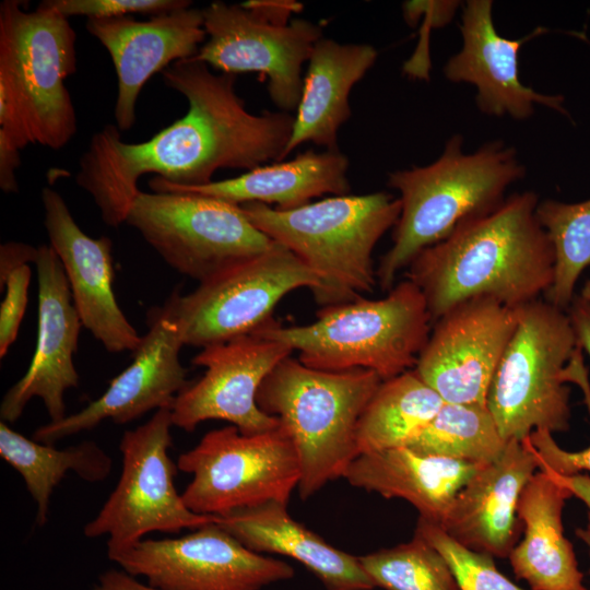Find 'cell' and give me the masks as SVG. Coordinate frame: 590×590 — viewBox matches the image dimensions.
Here are the masks:
<instances>
[{"mask_svg":"<svg viewBox=\"0 0 590 590\" xmlns=\"http://www.w3.org/2000/svg\"><path fill=\"white\" fill-rule=\"evenodd\" d=\"M162 78L187 99L186 115L141 143L123 142L117 126L107 125L80 160L76 184L110 227L125 223L145 174L194 187L213 181L221 168L249 172L285 158L295 117L249 113L236 93V74H216L192 57L170 64Z\"/></svg>","mask_w":590,"mask_h":590,"instance_id":"cell-1","label":"cell"},{"mask_svg":"<svg viewBox=\"0 0 590 590\" xmlns=\"http://www.w3.org/2000/svg\"><path fill=\"white\" fill-rule=\"evenodd\" d=\"M538 203L533 191L511 194L413 259L408 279L421 290L432 323L472 297L491 296L516 308L550 290L554 251L538 221Z\"/></svg>","mask_w":590,"mask_h":590,"instance_id":"cell-2","label":"cell"},{"mask_svg":"<svg viewBox=\"0 0 590 590\" xmlns=\"http://www.w3.org/2000/svg\"><path fill=\"white\" fill-rule=\"evenodd\" d=\"M524 173L515 148L494 141L465 153L460 134L447 141L432 164L389 173L388 186L399 191L401 212L392 246L376 269L381 290L390 291L421 251L446 239L461 223L496 210Z\"/></svg>","mask_w":590,"mask_h":590,"instance_id":"cell-3","label":"cell"},{"mask_svg":"<svg viewBox=\"0 0 590 590\" xmlns=\"http://www.w3.org/2000/svg\"><path fill=\"white\" fill-rule=\"evenodd\" d=\"M239 208L256 228L315 272L320 286L312 296L321 308L354 302L374 291L373 251L401 212L399 198L386 191L331 196L292 210L259 202Z\"/></svg>","mask_w":590,"mask_h":590,"instance_id":"cell-4","label":"cell"},{"mask_svg":"<svg viewBox=\"0 0 590 590\" xmlns=\"http://www.w3.org/2000/svg\"><path fill=\"white\" fill-rule=\"evenodd\" d=\"M381 381L373 370H319L287 356L260 385L259 409L280 421L297 451L303 500L343 479L358 456L357 423Z\"/></svg>","mask_w":590,"mask_h":590,"instance_id":"cell-5","label":"cell"},{"mask_svg":"<svg viewBox=\"0 0 590 590\" xmlns=\"http://www.w3.org/2000/svg\"><path fill=\"white\" fill-rule=\"evenodd\" d=\"M432 326L421 290L406 279L384 298L322 307L305 326L284 327L271 318L251 334L297 351L310 368H364L387 380L414 368Z\"/></svg>","mask_w":590,"mask_h":590,"instance_id":"cell-6","label":"cell"},{"mask_svg":"<svg viewBox=\"0 0 590 590\" xmlns=\"http://www.w3.org/2000/svg\"><path fill=\"white\" fill-rule=\"evenodd\" d=\"M577 338L567 310L540 298L517 307V327L486 396L505 440H522L536 429L570 427V389L562 380Z\"/></svg>","mask_w":590,"mask_h":590,"instance_id":"cell-7","label":"cell"},{"mask_svg":"<svg viewBox=\"0 0 590 590\" xmlns=\"http://www.w3.org/2000/svg\"><path fill=\"white\" fill-rule=\"evenodd\" d=\"M76 34L69 19L20 0L0 4V85L19 107L33 144L59 150L75 135L67 79L76 71Z\"/></svg>","mask_w":590,"mask_h":590,"instance_id":"cell-8","label":"cell"},{"mask_svg":"<svg viewBox=\"0 0 590 590\" xmlns=\"http://www.w3.org/2000/svg\"><path fill=\"white\" fill-rule=\"evenodd\" d=\"M177 468L192 475L181 494L185 505L217 517L270 502L287 504L300 481L297 451L281 423L252 435L234 425L210 430L178 457Z\"/></svg>","mask_w":590,"mask_h":590,"instance_id":"cell-9","label":"cell"},{"mask_svg":"<svg viewBox=\"0 0 590 590\" xmlns=\"http://www.w3.org/2000/svg\"><path fill=\"white\" fill-rule=\"evenodd\" d=\"M173 426L170 409H160L146 423L123 433L119 481L83 529L91 539L107 536L110 560L150 532L177 533L219 520L217 516L191 511L176 489L178 468L168 456Z\"/></svg>","mask_w":590,"mask_h":590,"instance_id":"cell-10","label":"cell"},{"mask_svg":"<svg viewBox=\"0 0 590 590\" xmlns=\"http://www.w3.org/2000/svg\"><path fill=\"white\" fill-rule=\"evenodd\" d=\"M125 224L135 228L169 267L199 283L273 244L239 205L196 193L140 190Z\"/></svg>","mask_w":590,"mask_h":590,"instance_id":"cell-11","label":"cell"},{"mask_svg":"<svg viewBox=\"0 0 590 590\" xmlns=\"http://www.w3.org/2000/svg\"><path fill=\"white\" fill-rule=\"evenodd\" d=\"M319 278L294 252L273 241L264 252L199 283L175 291L163 308L177 324L184 345L206 347L248 335L272 318L290 292H315Z\"/></svg>","mask_w":590,"mask_h":590,"instance_id":"cell-12","label":"cell"},{"mask_svg":"<svg viewBox=\"0 0 590 590\" xmlns=\"http://www.w3.org/2000/svg\"><path fill=\"white\" fill-rule=\"evenodd\" d=\"M206 42L193 57L223 73L259 72L268 80L273 104L297 108L304 85L303 64L322 38L319 25L303 19L270 23L239 4L213 1L202 10Z\"/></svg>","mask_w":590,"mask_h":590,"instance_id":"cell-13","label":"cell"},{"mask_svg":"<svg viewBox=\"0 0 590 590\" xmlns=\"http://www.w3.org/2000/svg\"><path fill=\"white\" fill-rule=\"evenodd\" d=\"M111 560L163 590H262L295 576L288 563L247 548L217 521L177 539L142 540Z\"/></svg>","mask_w":590,"mask_h":590,"instance_id":"cell-14","label":"cell"},{"mask_svg":"<svg viewBox=\"0 0 590 590\" xmlns=\"http://www.w3.org/2000/svg\"><path fill=\"white\" fill-rule=\"evenodd\" d=\"M517 327V307L476 296L433 323L414 371L444 402L486 406L502 355Z\"/></svg>","mask_w":590,"mask_h":590,"instance_id":"cell-15","label":"cell"},{"mask_svg":"<svg viewBox=\"0 0 590 590\" xmlns=\"http://www.w3.org/2000/svg\"><path fill=\"white\" fill-rule=\"evenodd\" d=\"M293 350L252 334L202 349L192 364L203 376L189 382L170 409L174 426L192 432L200 423L221 420L252 435L275 428L280 421L262 412L256 401L264 378Z\"/></svg>","mask_w":590,"mask_h":590,"instance_id":"cell-16","label":"cell"},{"mask_svg":"<svg viewBox=\"0 0 590 590\" xmlns=\"http://www.w3.org/2000/svg\"><path fill=\"white\" fill-rule=\"evenodd\" d=\"M148 323V332L132 353V363L111 380L106 391L81 411L39 426L32 439L54 445L93 429L105 420L126 424L152 410L172 409L189 384L179 357L185 345L177 324L163 307L150 311Z\"/></svg>","mask_w":590,"mask_h":590,"instance_id":"cell-17","label":"cell"},{"mask_svg":"<svg viewBox=\"0 0 590 590\" xmlns=\"http://www.w3.org/2000/svg\"><path fill=\"white\" fill-rule=\"evenodd\" d=\"M37 250L36 347L26 373L2 399L0 417L5 423L17 421L35 397L43 400L50 422L62 420L67 416L64 393L79 384L73 356L82 322L60 259L49 245Z\"/></svg>","mask_w":590,"mask_h":590,"instance_id":"cell-18","label":"cell"},{"mask_svg":"<svg viewBox=\"0 0 590 590\" xmlns=\"http://www.w3.org/2000/svg\"><path fill=\"white\" fill-rule=\"evenodd\" d=\"M40 198L49 246L61 261L82 326L106 351L133 353L142 337L120 309L113 291L111 240L87 236L56 190L45 187Z\"/></svg>","mask_w":590,"mask_h":590,"instance_id":"cell-19","label":"cell"},{"mask_svg":"<svg viewBox=\"0 0 590 590\" xmlns=\"http://www.w3.org/2000/svg\"><path fill=\"white\" fill-rule=\"evenodd\" d=\"M85 27L108 51L117 75L115 120L120 131L135 121L149 79L176 61L194 57L206 33L202 10L186 7L139 21L131 16L87 19Z\"/></svg>","mask_w":590,"mask_h":590,"instance_id":"cell-20","label":"cell"},{"mask_svg":"<svg viewBox=\"0 0 590 590\" xmlns=\"http://www.w3.org/2000/svg\"><path fill=\"white\" fill-rule=\"evenodd\" d=\"M539 467L529 437L508 440L496 460L482 464L469 479L438 526L471 551L508 557L520 531L521 493Z\"/></svg>","mask_w":590,"mask_h":590,"instance_id":"cell-21","label":"cell"},{"mask_svg":"<svg viewBox=\"0 0 590 590\" xmlns=\"http://www.w3.org/2000/svg\"><path fill=\"white\" fill-rule=\"evenodd\" d=\"M460 31L462 47L446 62L444 75L453 83L474 85L475 103L482 113L524 120L532 116L535 105H543L568 115L563 96L538 93L519 79L520 46L542 34L543 28L519 39L503 37L494 26L493 2L469 0L463 8Z\"/></svg>","mask_w":590,"mask_h":590,"instance_id":"cell-22","label":"cell"},{"mask_svg":"<svg viewBox=\"0 0 590 590\" xmlns=\"http://www.w3.org/2000/svg\"><path fill=\"white\" fill-rule=\"evenodd\" d=\"M349 164L340 150H307L291 161L259 166L240 176L202 186H177L155 176L149 187L153 192L196 193L236 205L259 202L292 210L324 194H349Z\"/></svg>","mask_w":590,"mask_h":590,"instance_id":"cell-23","label":"cell"},{"mask_svg":"<svg viewBox=\"0 0 590 590\" xmlns=\"http://www.w3.org/2000/svg\"><path fill=\"white\" fill-rule=\"evenodd\" d=\"M217 523L247 548L290 557L308 569L326 590H373L376 585L359 558L328 543L292 518L287 504L270 502L219 516Z\"/></svg>","mask_w":590,"mask_h":590,"instance_id":"cell-24","label":"cell"},{"mask_svg":"<svg viewBox=\"0 0 590 590\" xmlns=\"http://www.w3.org/2000/svg\"><path fill=\"white\" fill-rule=\"evenodd\" d=\"M570 497L571 492L543 469L521 493L518 516L524 535L508 558L514 574L531 590H589L573 544L564 535L563 509Z\"/></svg>","mask_w":590,"mask_h":590,"instance_id":"cell-25","label":"cell"},{"mask_svg":"<svg viewBox=\"0 0 590 590\" xmlns=\"http://www.w3.org/2000/svg\"><path fill=\"white\" fill-rule=\"evenodd\" d=\"M482 464L397 447L357 456L343 479L384 498L410 503L420 518L440 524L469 479Z\"/></svg>","mask_w":590,"mask_h":590,"instance_id":"cell-26","label":"cell"},{"mask_svg":"<svg viewBox=\"0 0 590 590\" xmlns=\"http://www.w3.org/2000/svg\"><path fill=\"white\" fill-rule=\"evenodd\" d=\"M377 56L376 48L367 44H341L324 37L315 44L285 157L306 142L339 150V130L351 116V90Z\"/></svg>","mask_w":590,"mask_h":590,"instance_id":"cell-27","label":"cell"},{"mask_svg":"<svg viewBox=\"0 0 590 590\" xmlns=\"http://www.w3.org/2000/svg\"><path fill=\"white\" fill-rule=\"evenodd\" d=\"M0 456L24 480L36 503V523L47 521L51 493L68 472L87 482L104 481L111 472V458L94 441L66 449L28 439L0 423Z\"/></svg>","mask_w":590,"mask_h":590,"instance_id":"cell-28","label":"cell"},{"mask_svg":"<svg viewBox=\"0 0 590 590\" xmlns=\"http://www.w3.org/2000/svg\"><path fill=\"white\" fill-rule=\"evenodd\" d=\"M444 403L414 369L382 380L358 420L357 455L406 446Z\"/></svg>","mask_w":590,"mask_h":590,"instance_id":"cell-29","label":"cell"},{"mask_svg":"<svg viewBox=\"0 0 590 590\" xmlns=\"http://www.w3.org/2000/svg\"><path fill=\"white\" fill-rule=\"evenodd\" d=\"M506 445L486 406L445 402L405 447L426 456L486 464L496 460Z\"/></svg>","mask_w":590,"mask_h":590,"instance_id":"cell-30","label":"cell"},{"mask_svg":"<svg viewBox=\"0 0 590 590\" xmlns=\"http://www.w3.org/2000/svg\"><path fill=\"white\" fill-rule=\"evenodd\" d=\"M535 212L554 251V279L545 300L567 310L580 274L590 267V199L578 203L546 199L539 201Z\"/></svg>","mask_w":590,"mask_h":590,"instance_id":"cell-31","label":"cell"},{"mask_svg":"<svg viewBox=\"0 0 590 590\" xmlns=\"http://www.w3.org/2000/svg\"><path fill=\"white\" fill-rule=\"evenodd\" d=\"M376 588L462 590L442 554L417 533L409 542L358 556Z\"/></svg>","mask_w":590,"mask_h":590,"instance_id":"cell-32","label":"cell"},{"mask_svg":"<svg viewBox=\"0 0 590 590\" xmlns=\"http://www.w3.org/2000/svg\"><path fill=\"white\" fill-rule=\"evenodd\" d=\"M415 533L442 554L462 590H526L498 570L493 556L462 546L438 524L418 518Z\"/></svg>","mask_w":590,"mask_h":590,"instance_id":"cell-33","label":"cell"},{"mask_svg":"<svg viewBox=\"0 0 590 590\" xmlns=\"http://www.w3.org/2000/svg\"><path fill=\"white\" fill-rule=\"evenodd\" d=\"M562 380L579 387L590 415V380L583 361V351L579 344L562 373ZM529 440L539 457V469L544 468L560 475H574L581 471L590 472V445L580 451L565 450L546 429L534 430L529 436Z\"/></svg>","mask_w":590,"mask_h":590,"instance_id":"cell-34","label":"cell"},{"mask_svg":"<svg viewBox=\"0 0 590 590\" xmlns=\"http://www.w3.org/2000/svg\"><path fill=\"white\" fill-rule=\"evenodd\" d=\"M191 3L187 0H45L39 4L68 19L74 15L101 19L134 13L154 16L191 7Z\"/></svg>","mask_w":590,"mask_h":590,"instance_id":"cell-35","label":"cell"},{"mask_svg":"<svg viewBox=\"0 0 590 590\" xmlns=\"http://www.w3.org/2000/svg\"><path fill=\"white\" fill-rule=\"evenodd\" d=\"M32 271L28 264L15 269L5 280L4 298L0 305V357L15 341L28 296ZM3 286L1 291L3 290Z\"/></svg>","mask_w":590,"mask_h":590,"instance_id":"cell-36","label":"cell"},{"mask_svg":"<svg viewBox=\"0 0 590 590\" xmlns=\"http://www.w3.org/2000/svg\"><path fill=\"white\" fill-rule=\"evenodd\" d=\"M241 5L273 24H288L291 15L303 10V4L293 0H249Z\"/></svg>","mask_w":590,"mask_h":590,"instance_id":"cell-37","label":"cell"},{"mask_svg":"<svg viewBox=\"0 0 590 590\" xmlns=\"http://www.w3.org/2000/svg\"><path fill=\"white\" fill-rule=\"evenodd\" d=\"M37 248L17 241H8L0 247V287L2 288L7 278L17 268L35 263Z\"/></svg>","mask_w":590,"mask_h":590,"instance_id":"cell-38","label":"cell"},{"mask_svg":"<svg viewBox=\"0 0 590 590\" xmlns=\"http://www.w3.org/2000/svg\"><path fill=\"white\" fill-rule=\"evenodd\" d=\"M20 149L0 132V188L7 193L17 192L15 172L21 165Z\"/></svg>","mask_w":590,"mask_h":590,"instance_id":"cell-39","label":"cell"},{"mask_svg":"<svg viewBox=\"0 0 590 590\" xmlns=\"http://www.w3.org/2000/svg\"><path fill=\"white\" fill-rule=\"evenodd\" d=\"M567 314L577 338V343L590 356V304L580 296H575Z\"/></svg>","mask_w":590,"mask_h":590,"instance_id":"cell-40","label":"cell"},{"mask_svg":"<svg viewBox=\"0 0 590 590\" xmlns=\"http://www.w3.org/2000/svg\"><path fill=\"white\" fill-rule=\"evenodd\" d=\"M91 590H163L149 583H143L137 577L125 570L108 569L98 576L97 582Z\"/></svg>","mask_w":590,"mask_h":590,"instance_id":"cell-41","label":"cell"},{"mask_svg":"<svg viewBox=\"0 0 590 590\" xmlns=\"http://www.w3.org/2000/svg\"><path fill=\"white\" fill-rule=\"evenodd\" d=\"M540 469L548 471L558 482L571 492L573 496L580 499L587 506L588 523L586 529L590 532V475L585 473L560 475L544 468Z\"/></svg>","mask_w":590,"mask_h":590,"instance_id":"cell-42","label":"cell"},{"mask_svg":"<svg viewBox=\"0 0 590 590\" xmlns=\"http://www.w3.org/2000/svg\"><path fill=\"white\" fill-rule=\"evenodd\" d=\"M576 535L587 546L590 556V532L587 529H576Z\"/></svg>","mask_w":590,"mask_h":590,"instance_id":"cell-43","label":"cell"},{"mask_svg":"<svg viewBox=\"0 0 590 590\" xmlns=\"http://www.w3.org/2000/svg\"><path fill=\"white\" fill-rule=\"evenodd\" d=\"M579 296L590 304V280L585 282Z\"/></svg>","mask_w":590,"mask_h":590,"instance_id":"cell-44","label":"cell"}]
</instances>
